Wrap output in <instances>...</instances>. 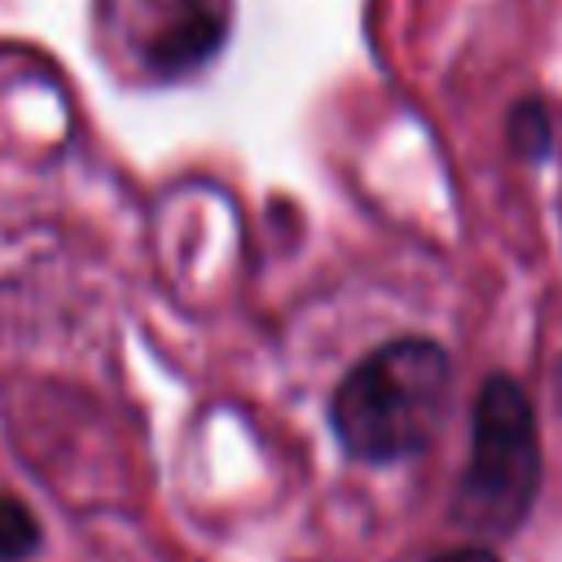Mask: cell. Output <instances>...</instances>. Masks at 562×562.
<instances>
[{
  "mask_svg": "<svg viewBox=\"0 0 562 562\" xmlns=\"http://www.w3.org/2000/svg\"><path fill=\"white\" fill-rule=\"evenodd\" d=\"M452 360L435 338L404 334L364 351L329 395L338 448L364 465H395L430 448L448 417Z\"/></svg>",
  "mask_w": 562,
  "mask_h": 562,
  "instance_id": "1",
  "label": "cell"
},
{
  "mask_svg": "<svg viewBox=\"0 0 562 562\" xmlns=\"http://www.w3.org/2000/svg\"><path fill=\"white\" fill-rule=\"evenodd\" d=\"M540 479L544 452L531 395L509 373L483 378L470 408V452L452 492V522L479 540H505L527 522Z\"/></svg>",
  "mask_w": 562,
  "mask_h": 562,
  "instance_id": "2",
  "label": "cell"
},
{
  "mask_svg": "<svg viewBox=\"0 0 562 562\" xmlns=\"http://www.w3.org/2000/svg\"><path fill=\"white\" fill-rule=\"evenodd\" d=\"M233 0H97L101 44L140 79L176 83L215 61Z\"/></svg>",
  "mask_w": 562,
  "mask_h": 562,
  "instance_id": "3",
  "label": "cell"
},
{
  "mask_svg": "<svg viewBox=\"0 0 562 562\" xmlns=\"http://www.w3.org/2000/svg\"><path fill=\"white\" fill-rule=\"evenodd\" d=\"M44 531L40 518L18 501V496H0V562H22L40 549Z\"/></svg>",
  "mask_w": 562,
  "mask_h": 562,
  "instance_id": "4",
  "label": "cell"
},
{
  "mask_svg": "<svg viewBox=\"0 0 562 562\" xmlns=\"http://www.w3.org/2000/svg\"><path fill=\"white\" fill-rule=\"evenodd\" d=\"M549 140H553V127H549V114L540 101H522L509 110V145L527 162H540L549 154Z\"/></svg>",
  "mask_w": 562,
  "mask_h": 562,
  "instance_id": "5",
  "label": "cell"
},
{
  "mask_svg": "<svg viewBox=\"0 0 562 562\" xmlns=\"http://www.w3.org/2000/svg\"><path fill=\"white\" fill-rule=\"evenodd\" d=\"M426 562H501V558L487 544H457V549H443V553H435Z\"/></svg>",
  "mask_w": 562,
  "mask_h": 562,
  "instance_id": "6",
  "label": "cell"
}]
</instances>
